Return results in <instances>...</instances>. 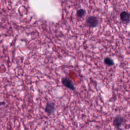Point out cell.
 I'll return each instance as SVG.
<instances>
[{
	"label": "cell",
	"mask_w": 130,
	"mask_h": 130,
	"mask_svg": "<svg viewBox=\"0 0 130 130\" xmlns=\"http://www.w3.org/2000/svg\"><path fill=\"white\" fill-rule=\"evenodd\" d=\"M61 82L62 85H63L66 88H67L72 91H75L76 90V88H75L73 83L68 77H62L61 78Z\"/></svg>",
	"instance_id": "6da1fadb"
},
{
	"label": "cell",
	"mask_w": 130,
	"mask_h": 130,
	"mask_svg": "<svg viewBox=\"0 0 130 130\" xmlns=\"http://www.w3.org/2000/svg\"><path fill=\"white\" fill-rule=\"evenodd\" d=\"M125 121V118L121 116H115L113 120V125L117 128H120Z\"/></svg>",
	"instance_id": "7a4b0ae2"
},
{
	"label": "cell",
	"mask_w": 130,
	"mask_h": 130,
	"mask_svg": "<svg viewBox=\"0 0 130 130\" xmlns=\"http://www.w3.org/2000/svg\"><path fill=\"white\" fill-rule=\"evenodd\" d=\"M86 24L90 27H94L98 25L99 21L98 19L94 16H91L88 17L86 21Z\"/></svg>",
	"instance_id": "3957f363"
},
{
	"label": "cell",
	"mask_w": 130,
	"mask_h": 130,
	"mask_svg": "<svg viewBox=\"0 0 130 130\" xmlns=\"http://www.w3.org/2000/svg\"><path fill=\"white\" fill-rule=\"evenodd\" d=\"M55 111V103L53 102L48 103L45 108V112L48 115H51Z\"/></svg>",
	"instance_id": "277c9868"
},
{
	"label": "cell",
	"mask_w": 130,
	"mask_h": 130,
	"mask_svg": "<svg viewBox=\"0 0 130 130\" xmlns=\"http://www.w3.org/2000/svg\"><path fill=\"white\" fill-rule=\"evenodd\" d=\"M121 19L124 22H128L130 20V14L126 11H123L120 14Z\"/></svg>",
	"instance_id": "5b68a950"
},
{
	"label": "cell",
	"mask_w": 130,
	"mask_h": 130,
	"mask_svg": "<svg viewBox=\"0 0 130 130\" xmlns=\"http://www.w3.org/2000/svg\"><path fill=\"white\" fill-rule=\"evenodd\" d=\"M104 62L106 66H109V67H111V66H113L114 64L113 60L109 57H107L104 58Z\"/></svg>",
	"instance_id": "8992f818"
},
{
	"label": "cell",
	"mask_w": 130,
	"mask_h": 130,
	"mask_svg": "<svg viewBox=\"0 0 130 130\" xmlns=\"http://www.w3.org/2000/svg\"><path fill=\"white\" fill-rule=\"evenodd\" d=\"M85 11L83 9H79L77 12V15L80 18H82V17H83L85 15Z\"/></svg>",
	"instance_id": "52a82bcc"
},
{
	"label": "cell",
	"mask_w": 130,
	"mask_h": 130,
	"mask_svg": "<svg viewBox=\"0 0 130 130\" xmlns=\"http://www.w3.org/2000/svg\"><path fill=\"white\" fill-rule=\"evenodd\" d=\"M5 103L4 102H0V106L5 105Z\"/></svg>",
	"instance_id": "ba28073f"
}]
</instances>
